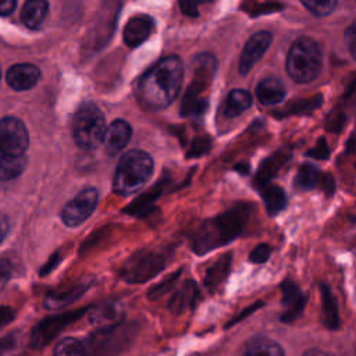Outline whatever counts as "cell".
<instances>
[{
  "instance_id": "cell-1",
  "label": "cell",
  "mask_w": 356,
  "mask_h": 356,
  "mask_svg": "<svg viewBox=\"0 0 356 356\" xmlns=\"http://www.w3.org/2000/svg\"><path fill=\"white\" fill-rule=\"evenodd\" d=\"M182 76L184 65L178 56L161 58L140 78L136 89L139 103L149 110L168 107L179 93Z\"/></svg>"
},
{
  "instance_id": "cell-2",
  "label": "cell",
  "mask_w": 356,
  "mask_h": 356,
  "mask_svg": "<svg viewBox=\"0 0 356 356\" xmlns=\"http://www.w3.org/2000/svg\"><path fill=\"white\" fill-rule=\"evenodd\" d=\"M252 209L253 204L239 202L222 214L204 221L192 235V250L204 254L238 238L249 220Z\"/></svg>"
},
{
  "instance_id": "cell-3",
  "label": "cell",
  "mask_w": 356,
  "mask_h": 356,
  "mask_svg": "<svg viewBox=\"0 0 356 356\" xmlns=\"http://www.w3.org/2000/svg\"><path fill=\"white\" fill-rule=\"evenodd\" d=\"M29 135L22 121L15 117L0 120V179L17 178L26 167Z\"/></svg>"
},
{
  "instance_id": "cell-4",
  "label": "cell",
  "mask_w": 356,
  "mask_h": 356,
  "mask_svg": "<svg viewBox=\"0 0 356 356\" xmlns=\"http://www.w3.org/2000/svg\"><path fill=\"white\" fill-rule=\"evenodd\" d=\"M152 174L153 160L150 154L138 149L129 150L118 163L113 181V189L121 196L132 195L143 188Z\"/></svg>"
},
{
  "instance_id": "cell-5",
  "label": "cell",
  "mask_w": 356,
  "mask_h": 356,
  "mask_svg": "<svg viewBox=\"0 0 356 356\" xmlns=\"http://www.w3.org/2000/svg\"><path fill=\"white\" fill-rule=\"evenodd\" d=\"M323 67L320 44L307 36L298 38L286 56L288 75L299 83L314 81Z\"/></svg>"
},
{
  "instance_id": "cell-6",
  "label": "cell",
  "mask_w": 356,
  "mask_h": 356,
  "mask_svg": "<svg viewBox=\"0 0 356 356\" xmlns=\"http://www.w3.org/2000/svg\"><path fill=\"white\" fill-rule=\"evenodd\" d=\"M106 118L103 111L95 103H82L72 120V136L75 143L85 149L92 150L97 147L106 134Z\"/></svg>"
},
{
  "instance_id": "cell-7",
  "label": "cell",
  "mask_w": 356,
  "mask_h": 356,
  "mask_svg": "<svg viewBox=\"0 0 356 356\" xmlns=\"http://www.w3.org/2000/svg\"><path fill=\"white\" fill-rule=\"evenodd\" d=\"M165 260L161 253L142 250L131 256L121 268V277L129 284L145 282L164 268Z\"/></svg>"
},
{
  "instance_id": "cell-8",
  "label": "cell",
  "mask_w": 356,
  "mask_h": 356,
  "mask_svg": "<svg viewBox=\"0 0 356 356\" xmlns=\"http://www.w3.org/2000/svg\"><path fill=\"white\" fill-rule=\"evenodd\" d=\"M131 327L117 325L110 330H97L88 341L86 356H114L132 338Z\"/></svg>"
},
{
  "instance_id": "cell-9",
  "label": "cell",
  "mask_w": 356,
  "mask_h": 356,
  "mask_svg": "<svg viewBox=\"0 0 356 356\" xmlns=\"http://www.w3.org/2000/svg\"><path fill=\"white\" fill-rule=\"evenodd\" d=\"M86 309H79V310H72L56 316H50L47 318H43L39 321L31 331L29 337V346L35 349H40L50 343L67 325L72 324L76 321Z\"/></svg>"
},
{
  "instance_id": "cell-10",
  "label": "cell",
  "mask_w": 356,
  "mask_h": 356,
  "mask_svg": "<svg viewBox=\"0 0 356 356\" xmlns=\"http://www.w3.org/2000/svg\"><path fill=\"white\" fill-rule=\"evenodd\" d=\"M99 193L95 188H86L81 191L72 200H70L63 209L61 217L65 225L76 227L89 218L97 206Z\"/></svg>"
},
{
  "instance_id": "cell-11",
  "label": "cell",
  "mask_w": 356,
  "mask_h": 356,
  "mask_svg": "<svg viewBox=\"0 0 356 356\" xmlns=\"http://www.w3.org/2000/svg\"><path fill=\"white\" fill-rule=\"evenodd\" d=\"M193 79L189 83L185 95L203 97V93L210 86L217 70V60L210 53H200L192 60Z\"/></svg>"
},
{
  "instance_id": "cell-12",
  "label": "cell",
  "mask_w": 356,
  "mask_h": 356,
  "mask_svg": "<svg viewBox=\"0 0 356 356\" xmlns=\"http://www.w3.org/2000/svg\"><path fill=\"white\" fill-rule=\"evenodd\" d=\"M271 40L273 35L268 31H259L249 38L245 47L242 49L238 63V71L241 75H246L253 68V65L263 57V54L268 49Z\"/></svg>"
},
{
  "instance_id": "cell-13",
  "label": "cell",
  "mask_w": 356,
  "mask_h": 356,
  "mask_svg": "<svg viewBox=\"0 0 356 356\" xmlns=\"http://www.w3.org/2000/svg\"><path fill=\"white\" fill-rule=\"evenodd\" d=\"M124 306L120 300H106L89 310V320L97 330H110L121 324L124 318Z\"/></svg>"
},
{
  "instance_id": "cell-14",
  "label": "cell",
  "mask_w": 356,
  "mask_h": 356,
  "mask_svg": "<svg viewBox=\"0 0 356 356\" xmlns=\"http://www.w3.org/2000/svg\"><path fill=\"white\" fill-rule=\"evenodd\" d=\"M281 292H282V306H284L281 321L292 323L303 313V309L306 305V296L302 293L300 288L292 280H285L281 284Z\"/></svg>"
},
{
  "instance_id": "cell-15",
  "label": "cell",
  "mask_w": 356,
  "mask_h": 356,
  "mask_svg": "<svg viewBox=\"0 0 356 356\" xmlns=\"http://www.w3.org/2000/svg\"><path fill=\"white\" fill-rule=\"evenodd\" d=\"M154 21L146 14H138L132 17L124 28V42L129 47L142 44L153 32Z\"/></svg>"
},
{
  "instance_id": "cell-16",
  "label": "cell",
  "mask_w": 356,
  "mask_h": 356,
  "mask_svg": "<svg viewBox=\"0 0 356 356\" xmlns=\"http://www.w3.org/2000/svg\"><path fill=\"white\" fill-rule=\"evenodd\" d=\"M132 135L131 125L124 120H115L113 121L104 134L103 143L107 154L115 156L118 154L129 142Z\"/></svg>"
},
{
  "instance_id": "cell-17",
  "label": "cell",
  "mask_w": 356,
  "mask_h": 356,
  "mask_svg": "<svg viewBox=\"0 0 356 356\" xmlns=\"http://www.w3.org/2000/svg\"><path fill=\"white\" fill-rule=\"evenodd\" d=\"M40 78V70L33 64H15L7 71V83L15 90H28L33 88Z\"/></svg>"
},
{
  "instance_id": "cell-18",
  "label": "cell",
  "mask_w": 356,
  "mask_h": 356,
  "mask_svg": "<svg viewBox=\"0 0 356 356\" xmlns=\"http://www.w3.org/2000/svg\"><path fill=\"white\" fill-rule=\"evenodd\" d=\"M289 157H291L289 149L284 147V149H280L278 152H275L274 154L268 156L267 159H264L256 172L254 186L257 189H263L264 186H267L270 184L271 178H274L277 175L280 168L288 161Z\"/></svg>"
},
{
  "instance_id": "cell-19",
  "label": "cell",
  "mask_w": 356,
  "mask_h": 356,
  "mask_svg": "<svg viewBox=\"0 0 356 356\" xmlns=\"http://www.w3.org/2000/svg\"><path fill=\"white\" fill-rule=\"evenodd\" d=\"M199 298V289L197 285L188 280L184 282V285L172 295L168 307L172 313L181 314L189 309H193L196 305V300Z\"/></svg>"
},
{
  "instance_id": "cell-20",
  "label": "cell",
  "mask_w": 356,
  "mask_h": 356,
  "mask_svg": "<svg viewBox=\"0 0 356 356\" xmlns=\"http://www.w3.org/2000/svg\"><path fill=\"white\" fill-rule=\"evenodd\" d=\"M321 293V321L327 330H337L339 327V312L335 296L331 288L325 284H320Z\"/></svg>"
},
{
  "instance_id": "cell-21",
  "label": "cell",
  "mask_w": 356,
  "mask_h": 356,
  "mask_svg": "<svg viewBox=\"0 0 356 356\" xmlns=\"http://www.w3.org/2000/svg\"><path fill=\"white\" fill-rule=\"evenodd\" d=\"M232 253H224L221 257L206 271L204 285L210 292L217 291L227 280L231 270Z\"/></svg>"
},
{
  "instance_id": "cell-22",
  "label": "cell",
  "mask_w": 356,
  "mask_h": 356,
  "mask_svg": "<svg viewBox=\"0 0 356 356\" xmlns=\"http://www.w3.org/2000/svg\"><path fill=\"white\" fill-rule=\"evenodd\" d=\"M256 96L266 106L277 104L285 97V88L277 78H264L257 83Z\"/></svg>"
},
{
  "instance_id": "cell-23",
  "label": "cell",
  "mask_w": 356,
  "mask_h": 356,
  "mask_svg": "<svg viewBox=\"0 0 356 356\" xmlns=\"http://www.w3.org/2000/svg\"><path fill=\"white\" fill-rule=\"evenodd\" d=\"M49 4L44 0H28L21 11V19L29 29H39L43 25Z\"/></svg>"
},
{
  "instance_id": "cell-24",
  "label": "cell",
  "mask_w": 356,
  "mask_h": 356,
  "mask_svg": "<svg viewBox=\"0 0 356 356\" xmlns=\"http://www.w3.org/2000/svg\"><path fill=\"white\" fill-rule=\"evenodd\" d=\"M86 289H88V284H78L65 291L49 292L44 298V306L47 309H61V307L72 303L78 298H81Z\"/></svg>"
},
{
  "instance_id": "cell-25",
  "label": "cell",
  "mask_w": 356,
  "mask_h": 356,
  "mask_svg": "<svg viewBox=\"0 0 356 356\" xmlns=\"http://www.w3.org/2000/svg\"><path fill=\"white\" fill-rule=\"evenodd\" d=\"M323 104V96L321 95H314L312 97L306 99H298L289 102L280 113H275L278 117H288V115H302V114H309L318 108Z\"/></svg>"
},
{
  "instance_id": "cell-26",
  "label": "cell",
  "mask_w": 356,
  "mask_h": 356,
  "mask_svg": "<svg viewBox=\"0 0 356 356\" xmlns=\"http://www.w3.org/2000/svg\"><path fill=\"white\" fill-rule=\"evenodd\" d=\"M252 106V96L245 89H232L228 93L224 106V114L227 117H236Z\"/></svg>"
},
{
  "instance_id": "cell-27",
  "label": "cell",
  "mask_w": 356,
  "mask_h": 356,
  "mask_svg": "<svg viewBox=\"0 0 356 356\" xmlns=\"http://www.w3.org/2000/svg\"><path fill=\"white\" fill-rule=\"evenodd\" d=\"M260 193L263 196L266 210L270 216L278 214L281 210L285 209L286 206V195L284 189L278 185H271L268 184L263 189H260Z\"/></svg>"
},
{
  "instance_id": "cell-28",
  "label": "cell",
  "mask_w": 356,
  "mask_h": 356,
  "mask_svg": "<svg viewBox=\"0 0 356 356\" xmlns=\"http://www.w3.org/2000/svg\"><path fill=\"white\" fill-rule=\"evenodd\" d=\"M243 356H285L280 343L268 338H256L249 342Z\"/></svg>"
},
{
  "instance_id": "cell-29",
  "label": "cell",
  "mask_w": 356,
  "mask_h": 356,
  "mask_svg": "<svg viewBox=\"0 0 356 356\" xmlns=\"http://www.w3.org/2000/svg\"><path fill=\"white\" fill-rule=\"evenodd\" d=\"M163 188H164V181H160L149 192H146L142 196H139L129 207H127V213L136 214V216H142V214L147 213L150 210L152 204L154 203V200L163 192Z\"/></svg>"
},
{
  "instance_id": "cell-30",
  "label": "cell",
  "mask_w": 356,
  "mask_h": 356,
  "mask_svg": "<svg viewBox=\"0 0 356 356\" xmlns=\"http://www.w3.org/2000/svg\"><path fill=\"white\" fill-rule=\"evenodd\" d=\"M320 182V171L313 164H302L293 181V186L299 191H310Z\"/></svg>"
},
{
  "instance_id": "cell-31",
  "label": "cell",
  "mask_w": 356,
  "mask_h": 356,
  "mask_svg": "<svg viewBox=\"0 0 356 356\" xmlns=\"http://www.w3.org/2000/svg\"><path fill=\"white\" fill-rule=\"evenodd\" d=\"M209 107V100L206 97H195L189 95H184V100L181 103V114L189 118L200 120Z\"/></svg>"
},
{
  "instance_id": "cell-32",
  "label": "cell",
  "mask_w": 356,
  "mask_h": 356,
  "mask_svg": "<svg viewBox=\"0 0 356 356\" xmlns=\"http://www.w3.org/2000/svg\"><path fill=\"white\" fill-rule=\"evenodd\" d=\"M24 349V337L19 331L0 337V356H18Z\"/></svg>"
},
{
  "instance_id": "cell-33",
  "label": "cell",
  "mask_w": 356,
  "mask_h": 356,
  "mask_svg": "<svg viewBox=\"0 0 356 356\" xmlns=\"http://www.w3.org/2000/svg\"><path fill=\"white\" fill-rule=\"evenodd\" d=\"M53 356H86L85 345L75 338L61 339L56 345Z\"/></svg>"
},
{
  "instance_id": "cell-34",
  "label": "cell",
  "mask_w": 356,
  "mask_h": 356,
  "mask_svg": "<svg viewBox=\"0 0 356 356\" xmlns=\"http://www.w3.org/2000/svg\"><path fill=\"white\" fill-rule=\"evenodd\" d=\"M181 273H182V270L179 268V270H177L174 274H170L167 278H164V280H163L161 282H159L157 285L152 286L150 291H149V293H147V298L152 299V300H156V299L161 298L163 295H165L168 291H171V289L174 288V285L177 284L178 277L181 275Z\"/></svg>"
},
{
  "instance_id": "cell-35",
  "label": "cell",
  "mask_w": 356,
  "mask_h": 356,
  "mask_svg": "<svg viewBox=\"0 0 356 356\" xmlns=\"http://www.w3.org/2000/svg\"><path fill=\"white\" fill-rule=\"evenodd\" d=\"M335 0H305L302 1V6L306 7L312 14L317 17H325L334 11L337 7Z\"/></svg>"
},
{
  "instance_id": "cell-36",
  "label": "cell",
  "mask_w": 356,
  "mask_h": 356,
  "mask_svg": "<svg viewBox=\"0 0 356 356\" xmlns=\"http://www.w3.org/2000/svg\"><path fill=\"white\" fill-rule=\"evenodd\" d=\"M246 13L252 17H257V15H263V14H271V13H278L284 8L282 3H245L242 6Z\"/></svg>"
},
{
  "instance_id": "cell-37",
  "label": "cell",
  "mask_w": 356,
  "mask_h": 356,
  "mask_svg": "<svg viewBox=\"0 0 356 356\" xmlns=\"http://www.w3.org/2000/svg\"><path fill=\"white\" fill-rule=\"evenodd\" d=\"M211 147V139L207 135H202V136H196L192 143L189 145L188 150H186V157L192 159V157H200L206 153L210 152Z\"/></svg>"
},
{
  "instance_id": "cell-38",
  "label": "cell",
  "mask_w": 356,
  "mask_h": 356,
  "mask_svg": "<svg viewBox=\"0 0 356 356\" xmlns=\"http://www.w3.org/2000/svg\"><path fill=\"white\" fill-rule=\"evenodd\" d=\"M346 122V115L343 111L341 110H334L327 118H325V129L332 132V134H338L343 129Z\"/></svg>"
},
{
  "instance_id": "cell-39",
  "label": "cell",
  "mask_w": 356,
  "mask_h": 356,
  "mask_svg": "<svg viewBox=\"0 0 356 356\" xmlns=\"http://www.w3.org/2000/svg\"><path fill=\"white\" fill-rule=\"evenodd\" d=\"M271 254V248L270 245L267 243H260L257 245L249 254V260L252 263H256V264H260V263H264Z\"/></svg>"
},
{
  "instance_id": "cell-40",
  "label": "cell",
  "mask_w": 356,
  "mask_h": 356,
  "mask_svg": "<svg viewBox=\"0 0 356 356\" xmlns=\"http://www.w3.org/2000/svg\"><path fill=\"white\" fill-rule=\"evenodd\" d=\"M343 39H345V44H346L350 56L356 61V19L346 28Z\"/></svg>"
},
{
  "instance_id": "cell-41",
  "label": "cell",
  "mask_w": 356,
  "mask_h": 356,
  "mask_svg": "<svg viewBox=\"0 0 356 356\" xmlns=\"http://www.w3.org/2000/svg\"><path fill=\"white\" fill-rule=\"evenodd\" d=\"M309 157H313V159H318V160H327L330 157V149L327 146V142L324 138H320L316 143V146L313 149H310L307 153H306Z\"/></svg>"
},
{
  "instance_id": "cell-42",
  "label": "cell",
  "mask_w": 356,
  "mask_h": 356,
  "mask_svg": "<svg viewBox=\"0 0 356 356\" xmlns=\"http://www.w3.org/2000/svg\"><path fill=\"white\" fill-rule=\"evenodd\" d=\"M320 186L324 192L325 196H332L334 192H335V181H334V177L331 174H323L321 178H320Z\"/></svg>"
},
{
  "instance_id": "cell-43",
  "label": "cell",
  "mask_w": 356,
  "mask_h": 356,
  "mask_svg": "<svg viewBox=\"0 0 356 356\" xmlns=\"http://www.w3.org/2000/svg\"><path fill=\"white\" fill-rule=\"evenodd\" d=\"M11 277V263L7 259H0V288Z\"/></svg>"
},
{
  "instance_id": "cell-44",
  "label": "cell",
  "mask_w": 356,
  "mask_h": 356,
  "mask_svg": "<svg viewBox=\"0 0 356 356\" xmlns=\"http://www.w3.org/2000/svg\"><path fill=\"white\" fill-rule=\"evenodd\" d=\"M179 8L185 15L197 17V3L196 1H179Z\"/></svg>"
},
{
  "instance_id": "cell-45",
  "label": "cell",
  "mask_w": 356,
  "mask_h": 356,
  "mask_svg": "<svg viewBox=\"0 0 356 356\" xmlns=\"http://www.w3.org/2000/svg\"><path fill=\"white\" fill-rule=\"evenodd\" d=\"M14 318V312L8 306H0V327L7 325Z\"/></svg>"
},
{
  "instance_id": "cell-46",
  "label": "cell",
  "mask_w": 356,
  "mask_h": 356,
  "mask_svg": "<svg viewBox=\"0 0 356 356\" xmlns=\"http://www.w3.org/2000/svg\"><path fill=\"white\" fill-rule=\"evenodd\" d=\"M15 1L14 0H0V15H8L14 11L15 8Z\"/></svg>"
},
{
  "instance_id": "cell-47",
  "label": "cell",
  "mask_w": 356,
  "mask_h": 356,
  "mask_svg": "<svg viewBox=\"0 0 356 356\" xmlns=\"http://www.w3.org/2000/svg\"><path fill=\"white\" fill-rule=\"evenodd\" d=\"M260 306H263V302H256V303H254V305H252L250 307L245 309L241 314H238V316H236V318H234V320L229 323V325H231V324H235V323H236V321H239V320H242V318H243V317H246L248 314H252V313H253L256 309H259Z\"/></svg>"
},
{
  "instance_id": "cell-48",
  "label": "cell",
  "mask_w": 356,
  "mask_h": 356,
  "mask_svg": "<svg viewBox=\"0 0 356 356\" xmlns=\"http://www.w3.org/2000/svg\"><path fill=\"white\" fill-rule=\"evenodd\" d=\"M345 100L356 103V79H353V82L349 85L348 90L345 92Z\"/></svg>"
},
{
  "instance_id": "cell-49",
  "label": "cell",
  "mask_w": 356,
  "mask_h": 356,
  "mask_svg": "<svg viewBox=\"0 0 356 356\" xmlns=\"http://www.w3.org/2000/svg\"><path fill=\"white\" fill-rule=\"evenodd\" d=\"M7 232H8V218L0 213V242L4 239Z\"/></svg>"
},
{
  "instance_id": "cell-50",
  "label": "cell",
  "mask_w": 356,
  "mask_h": 356,
  "mask_svg": "<svg viewBox=\"0 0 356 356\" xmlns=\"http://www.w3.org/2000/svg\"><path fill=\"white\" fill-rule=\"evenodd\" d=\"M346 150L349 153H356V132L349 138V140L346 143Z\"/></svg>"
},
{
  "instance_id": "cell-51",
  "label": "cell",
  "mask_w": 356,
  "mask_h": 356,
  "mask_svg": "<svg viewBox=\"0 0 356 356\" xmlns=\"http://www.w3.org/2000/svg\"><path fill=\"white\" fill-rule=\"evenodd\" d=\"M302 356H332V355L320 349H310V350H306Z\"/></svg>"
},
{
  "instance_id": "cell-52",
  "label": "cell",
  "mask_w": 356,
  "mask_h": 356,
  "mask_svg": "<svg viewBox=\"0 0 356 356\" xmlns=\"http://www.w3.org/2000/svg\"><path fill=\"white\" fill-rule=\"evenodd\" d=\"M235 170H236L238 172H241L242 175H248L249 171H250V167H249L248 163H239V164L235 165Z\"/></svg>"
}]
</instances>
